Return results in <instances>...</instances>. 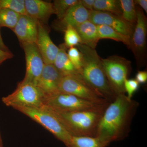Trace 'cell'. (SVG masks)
Returning a JSON list of instances; mask_svg holds the SVG:
<instances>
[{
  "label": "cell",
  "instance_id": "1",
  "mask_svg": "<svg viewBox=\"0 0 147 147\" xmlns=\"http://www.w3.org/2000/svg\"><path fill=\"white\" fill-rule=\"evenodd\" d=\"M139 105L125 94L118 95L102 114L96 137L108 146L112 142L125 139Z\"/></svg>",
  "mask_w": 147,
  "mask_h": 147
},
{
  "label": "cell",
  "instance_id": "2",
  "mask_svg": "<svg viewBox=\"0 0 147 147\" xmlns=\"http://www.w3.org/2000/svg\"><path fill=\"white\" fill-rule=\"evenodd\" d=\"M77 48L82 54L80 77L98 95L110 103L117 97L111 89L103 70L102 58L96 49L80 44Z\"/></svg>",
  "mask_w": 147,
  "mask_h": 147
},
{
  "label": "cell",
  "instance_id": "3",
  "mask_svg": "<svg viewBox=\"0 0 147 147\" xmlns=\"http://www.w3.org/2000/svg\"><path fill=\"white\" fill-rule=\"evenodd\" d=\"M49 110L73 137H96L103 113L93 111L59 113Z\"/></svg>",
  "mask_w": 147,
  "mask_h": 147
},
{
  "label": "cell",
  "instance_id": "4",
  "mask_svg": "<svg viewBox=\"0 0 147 147\" xmlns=\"http://www.w3.org/2000/svg\"><path fill=\"white\" fill-rule=\"evenodd\" d=\"M110 103H100L79 98L72 95L59 93L43 101L48 109L59 113L80 111L104 113Z\"/></svg>",
  "mask_w": 147,
  "mask_h": 147
},
{
  "label": "cell",
  "instance_id": "5",
  "mask_svg": "<svg viewBox=\"0 0 147 147\" xmlns=\"http://www.w3.org/2000/svg\"><path fill=\"white\" fill-rule=\"evenodd\" d=\"M13 108L45 127L67 146H69L72 136L54 113L44 105L39 108L16 106Z\"/></svg>",
  "mask_w": 147,
  "mask_h": 147
},
{
  "label": "cell",
  "instance_id": "6",
  "mask_svg": "<svg viewBox=\"0 0 147 147\" xmlns=\"http://www.w3.org/2000/svg\"><path fill=\"white\" fill-rule=\"evenodd\" d=\"M103 70L108 83L117 96L125 94L124 83L131 71V62L117 55L102 59Z\"/></svg>",
  "mask_w": 147,
  "mask_h": 147
},
{
  "label": "cell",
  "instance_id": "7",
  "mask_svg": "<svg viewBox=\"0 0 147 147\" xmlns=\"http://www.w3.org/2000/svg\"><path fill=\"white\" fill-rule=\"evenodd\" d=\"M6 106L39 108L43 105V97L41 92L34 84L21 81L16 89L2 98Z\"/></svg>",
  "mask_w": 147,
  "mask_h": 147
},
{
  "label": "cell",
  "instance_id": "8",
  "mask_svg": "<svg viewBox=\"0 0 147 147\" xmlns=\"http://www.w3.org/2000/svg\"><path fill=\"white\" fill-rule=\"evenodd\" d=\"M137 20L131 36L129 49L136 59L138 67L144 65L147 58V18L142 9L137 7Z\"/></svg>",
  "mask_w": 147,
  "mask_h": 147
},
{
  "label": "cell",
  "instance_id": "9",
  "mask_svg": "<svg viewBox=\"0 0 147 147\" xmlns=\"http://www.w3.org/2000/svg\"><path fill=\"white\" fill-rule=\"evenodd\" d=\"M60 93L72 95L79 98L100 103H110L89 86L81 78L63 76L59 87Z\"/></svg>",
  "mask_w": 147,
  "mask_h": 147
},
{
  "label": "cell",
  "instance_id": "10",
  "mask_svg": "<svg viewBox=\"0 0 147 147\" xmlns=\"http://www.w3.org/2000/svg\"><path fill=\"white\" fill-rule=\"evenodd\" d=\"M21 44L26 60V75L22 81L36 85L45 63L36 43H23Z\"/></svg>",
  "mask_w": 147,
  "mask_h": 147
},
{
  "label": "cell",
  "instance_id": "11",
  "mask_svg": "<svg viewBox=\"0 0 147 147\" xmlns=\"http://www.w3.org/2000/svg\"><path fill=\"white\" fill-rule=\"evenodd\" d=\"M89 20L96 26H108L122 34L130 37L135 26L125 21L120 15L95 10L90 11Z\"/></svg>",
  "mask_w": 147,
  "mask_h": 147
},
{
  "label": "cell",
  "instance_id": "12",
  "mask_svg": "<svg viewBox=\"0 0 147 147\" xmlns=\"http://www.w3.org/2000/svg\"><path fill=\"white\" fill-rule=\"evenodd\" d=\"M63 76L53 64H45L36 86L43 96V101L59 93V87Z\"/></svg>",
  "mask_w": 147,
  "mask_h": 147
},
{
  "label": "cell",
  "instance_id": "13",
  "mask_svg": "<svg viewBox=\"0 0 147 147\" xmlns=\"http://www.w3.org/2000/svg\"><path fill=\"white\" fill-rule=\"evenodd\" d=\"M36 44L44 63L53 64L59 48L52 41L47 29L43 26L42 24L38 21L37 38Z\"/></svg>",
  "mask_w": 147,
  "mask_h": 147
},
{
  "label": "cell",
  "instance_id": "14",
  "mask_svg": "<svg viewBox=\"0 0 147 147\" xmlns=\"http://www.w3.org/2000/svg\"><path fill=\"white\" fill-rule=\"evenodd\" d=\"M21 43H36L38 21L28 15H21L12 30Z\"/></svg>",
  "mask_w": 147,
  "mask_h": 147
},
{
  "label": "cell",
  "instance_id": "15",
  "mask_svg": "<svg viewBox=\"0 0 147 147\" xmlns=\"http://www.w3.org/2000/svg\"><path fill=\"white\" fill-rule=\"evenodd\" d=\"M90 11L84 8L80 1L71 6L63 18L58 21L57 28L64 31L68 26L75 28L89 20Z\"/></svg>",
  "mask_w": 147,
  "mask_h": 147
},
{
  "label": "cell",
  "instance_id": "16",
  "mask_svg": "<svg viewBox=\"0 0 147 147\" xmlns=\"http://www.w3.org/2000/svg\"><path fill=\"white\" fill-rule=\"evenodd\" d=\"M27 15L40 23H46L55 14L53 3L41 0H25Z\"/></svg>",
  "mask_w": 147,
  "mask_h": 147
},
{
  "label": "cell",
  "instance_id": "17",
  "mask_svg": "<svg viewBox=\"0 0 147 147\" xmlns=\"http://www.w3.org/2000/svg\"><path fill=\"white\" fill-rule=\"evenodd\" d=\"M74 28L81 38V44L96 49L100 40L97 26L88 20Z\"/></svg>",
  "mask_w": 147,
  "mask_h": 147
},
{
  "label": "cell",
  "instance_id": "18",
  "mask_svg": "<svg viewBox=\"0 0 147 147\" xmlns=\"http://www.w3.org/2000/svg\"><path fill=\"white\" fill-rule=\"evenodd\" d=\"M53 64L63 76H72L81 78L79 71L69 59L64 44L61 45Z\"/></svg>",
  "mask_w": 147,
  "mask_h": 147
},
{
  "label": "cell",
  "instance_id": "19",
  "mask_svg": "<svg viewBox=\"0 0 147 147\" xmlns=\"http://www.w3.org/2000/svg\"><path fill=\"white\" fill-rule=\"evenodd\" d=\"M97 26L99 39L113 40L118 42H122L127 47H129L131 37L122 34L108 26L99 25Z\"/></svg>",
  "mask_w": 147,
  "mask_h": 147
},
{
  "label": "cell",
  "instance_id": "20",
  "mask_svg": "<svg viewBox=\"0 0 147 147\" xmlns=\"http://www.w3.org/2000/svg\"><path fill=\"white\" fill-rule=\"evenodd\" d=\"M108 145L96 137H71L68 147H106Z\"/></svg>",
  "mask_w": 147,
  "mask_h": 147
},
{
  "label": "cell",
  "instance_id": "21",
  "mask_svg": "<svg viewBox=\"0 0 147 147\" xmlns=\"http://www.w3.org/2000/svg\"><path fill=\"white\" fill-rule=\"evenodd\" d=\"M94 10L122 14L119 0H95Z\"/></svg>",
  "mask_w": 147,
  "mask_h": 147
},
{
  "label": "cell",
  "instance_id": "22",
  "mask_svg": "<svg viewBox=\"0 0 147 147\" xmlns=\"http://www.w3.org/2000/svg\"><path fill=\"white\" fill-rule=\"evenodd\" d=\"M121 9V16L125 21L135 25L137 13L136 5L133 0H119Z\"/></svg>",
  "mask_w": 147,
  "mask_h": 147
},
{
  "label": "cell",
  "instance_id": "23",
  "mask_svg": "<svg viewBox=\"0 0 147 147\" xmlns=\"http://www.w3.org/2000/svg\"><path fill=\"white\" fill-rule=\"evenodd\" d=\"M21 15L8 9L0 8V28L6 27L13 30Z\"/></svg>",
  "mask_w": 147,
  "mask_h": 147
},
{
  "label": "cell",
  "instance_id": "24",
  "mask_svg": "<svg viewBox=\"0 0 147 147\" xmlns=\"http://www.w3.org/2000/svg\"><path fill=\"white\" fill-rule=\"evenodd\" d=\"M79 0H55L53 3L55 14L59 20L65 15L69 8L79 2Z\"/></svg>",
  "mask_w": 147,
  "mask_h": 147
},
{
  "label": "cell",
  "instance_id": "25",
  "mask_svg": "<svg viewBox=\"0 0 147 147\" xmlns=\"http://www.w3.org/2000/svg\"><path fill=\"white\" fill-rule=\"evenodd\" d=\"M0 8L8 9L20 15H28L25 0H0Z\"/></svg>",
  "mask_w": 147,
  "mask_h": 147
},
{
  "label": "cell",
  "instance_id": "26",
  "mask_svg": "<svg viewBox=\"0 0 147 147\" xmlns=\"http://www.w3.org/2000/svg\"><path fill=\"white\" fill-rule=\"evenodd\" d=\"M64 45L66 47H76L81 44V40L75 28L68 26L64 31Z\"/></svg>",
  "mask_w": 147,
  "mask_h": 147
},
{
  "label": "cell",
  "instance_id": "27",
  "mask_svg": "<svg viewBox=\"0 0 147 147\" xmlns=\"http://www.w3.org/2000/svg\"><path fill=\"white\" fill-rule=\"evenodd\" d=\"M67 54L71 63L79 71L82 67V57L81 52L77 47H73L69 48Z\"/></svg>",
  "mask_w": 147,
  "mask_h": 147
},
{
  "label": "cell",
  "instance_id": "28",
  "mask_svg": "<svg viewBox=\"0 0 147 147\" xmlns=\"http://www.w3.org/2000/svg\"><path fill=\"white\" fill-rule=\"evenodd\" d=\"M139 84L135 79H127L125 82L124 89L127 98L132 99V96L139 88Z\"/></svg>",
  "mask_w": 147,
  "mask_h": 147
},
{
  "label": "cell",
  "instance_id": "29",
  "mask_svg": "<svg viewBox=\"0 0 147 147\" xmlns=\"http://www.w3.org/2000/svg\"><path fill=\"white\" fill-rule=\"evenodd\" d=\"M135 80L139 84H144L147 81V71H139L136 75Z\"/></svg>",
  "mask_w": 147,
  "mask_h": 147
},
{
  "label": "cell",
  "instance_id": "30",
  "mask_svg": "<svg viewBox=\"0 0 147 147\" xmlns=\"http://www.w3.org/2000/svg\"><path fill=\"white\" fill-rule=\"evenodd\" d=\"M82 6L89 11L94 10L95 0H80Z\"/></svg>",
  "mask_w": 147,
  "mask_h": 147
},
{
  "label": "cell",
  "instance_id": "31",
  "mask_svg": "<svg viewBox=\"0 0 147 147\" xmlns=\"http://www.w3.org/2000/svg\"><path fill=\"white\" fill-rule=\"evenodd\" d=\"M13 55L10 51H6L0 49V61L4 62L13 57Z\"/></svg>",
  "mask_w": 147,
  "mask_h": 147
},
{
  "label": "cell",
  "instance_id": "32",
  "mask_svg": "<svg viewBox=\"0 0 147 147\" xmlns=\"http://www.w3.org/2000/svg\"><path fill=\"white\" fill-rule=\"evenodd\" d=\"M135 5H138L141 7V9H143L146 13H147V0H136L134 1Z\"/></svg>",
  "mask_w": 147,
  "mask_h": 147
},
{
  "label": "cell",
  "instance_id": "33",
  "mask_svg": "<svg viewBox=\"0 0 147 147\" xmlns=\"http://www.w3.org/2000/svg\"><path fill=\"white\" fill-rule=\"evenodd\" d=\"M0 49L6 51H9L8 47L5 44L4 42L3 41L1 35V31H0Z\"/></svg>",
  "mask_w": 147,
  "mask_h": 147
},
{
  "label": "cell",
  "instance_id": "34",
  "mask_svg": "<svg viewBox=\"0 0 147 147\" xmlns=\"http://www.w3.org/2000/svg\"><path fill=\"white\" fill-rule=\"evenodd\" d=\"M3 62H4L0 61V66H1V65L2 64V63Z\"/></svg>",
  "mask_w": 147,
  "mask_h": 147
}]
</instances>
